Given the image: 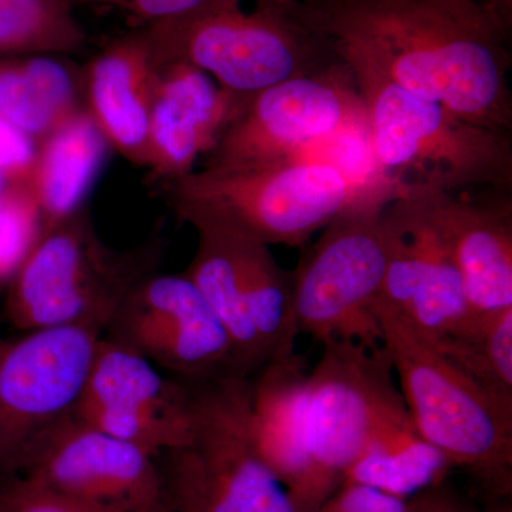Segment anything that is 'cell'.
I'll return each instance as SVG.
<instances>
[{
    "instance_id": "cell-1",
    "label": "cell",
    "mask_w": 512,
    "mask_h": 512,
    "mask_svg": "<svg viewBox=\"0 0 512 512\" xmlns=\"http://www.w3.org/2000/svg\"><path fill=\"white\" fill-rule=\"evenodd\" d=\"M349 69L512 134L511 30L474 0H286Z\"/></svg>"
},
{
    "instance_id": "cell-2",
    "label": "cell",
    "mask_w": 512,
    "mask_h": 512,
    "mask_svg": "<svg viewBox=\"0 0 512 512\" xmlns=\"http://www.w3.org/2000/svg\"><path fill=\"white\" fill-rule=\"evenodd\" d=\"M349 70L365 103L376 173L404 195L512 191V134L463 119L376 74Z\"/></svg>"
},
{
    "instance_id": "cell-3",
    "label": "cell",
    "mask_w": 512,
    "mask_h": 512,
    "mask_svg": "<svg viewBox=\"0 0 512 512\" xmlns=\"http://www.w3.org/2000/svg\"><path fill=\"white\" fill-rule=\"evenodd\" d=\"M404 197L383 177H357L322 161L295 160L191 171L173 180L174 210H190L268 245L305 248L313 235L357 204Z\"/></svg>"
},
{
    "instance_id": "cell-4",
    "label": "cell",
    "mask_w": 512,
    "mask_h": 512,
    "mask_svg": "<svg viewBox=\"0 0 512 512\" xmlns=\"http://www.w3.org/2000/svg\"><path fill=\"white\" fill-rule=\"evenodd\" d=\"M407 412L421 437L466 474L481 497H512V413L441 355L403 316L377 303Z\"/></svg>"
},
{
    "instance_id": "cell-5",
    "label": "cell",
    "mask_w": 512,
    "mask_h": 512,
    "mask_svg": "<svg viewBox=\"0 0 512 512\" xmlns=\"http://www.w3.org/2000/svg\"><path fill=\"white\" fill-rule=\"evenodd\" d=\"M190 437L157 457L173 512H302L256 440L251 377L190 383Z\"/></svg>"
},
{
    "instance_id": "cell-6",
    "label": "cell",
    "mask_w": 512,
    "mask_h": 512,
    "mask_svg": "<svg viewBox=\"0 0 512 512\" xmlns=\"http://www.w3.org/2000/svg\"><path fill=\"white\" fill-rule=\"evenodd\" d=\"M163 238L117 251L104 244L83 210L47 225L12 276L6 319L20 332L93 326L103 332L134 285L154 274Z\"/></svg>"
},
{
    "instance_id": "cell-7",
    "label": "cell",
    "mask_w": 512,
    "mask_h": 512,
    "mask_svg": "<svg viewBox=\"0 0 512 512\" xmlns=\"http://www.w3.org/2000/svg\"><path fill=\"white\" fill-rule=\"evenodd\" d=\"M255 2L252 12L229 6L148 25L143 35L160 66L191 64L241 99L342 63L329 40L296 22L281 3Z\"/></svg>"
},
{
    "instance_id": "cell-8",
    "label": "cell",
    "mask_w": 512,
    "mask_h": 512,
    "mask_svg": "<svg viewBox=\"0 0 512 512\" xmlns=\"http://www.w3.org/2000/svg\"><path fill=\"white\" fill-rule=\"evenodd\" d=\"M406 416L384 346L322 345L309 375L305 470L292 494L302 512H318L370 443Z\"/></svg>"
},
{
    "instance_id": "cell-9",
    "label": "cell",
    "mask_w": 512,
    "mask_h": 512,
    "mask_svg": "<svg viewBox=\"0 0 512 512\" xmlns=\"http://www.w3.org/2000/svg\"><path fill=\"white\" fill-rule=\"evenodd\" d=\"M175 212L197 232L184 275L227 330L234 375L252 377L272 360L295 353L291 272L279 266L268 245L207 215Z\"/></svg>"
},
{
    "instance_id": "cell-10",
    "label": "cell",
    "mask_w": 512,
    "mask_h": 512,
    "mask_svg": "<svg viewBox=\"0 0 512 512\" xmlns=\"http://www.w3.org/2000/svg\"><path fill=\"white\" fill-rule=\"evenodd\" d=\"M393 200L377 197L342 212L305 249L291 272L299 336L383 346L376 306L389 256L383 211Z\"/></svg>"
},
{
    "instance_id": "cell-11",
    "label": "cell",
    "mask_w": 512,
    "mask_h": 512,
    "mask_svg": "<svg viewBox=\"0 0 512 512\" xmlns=\"http://www.w3.org/2000/svg\"><path fill=\"white\" fill-rule=\"evenodd\" d=\"M367 136L365 103L345 63L254 94L205 154V167L241 170L301 158L339 134Z\"/></svg>"
},
{
    "instance_id": "cell-12",
    "label": "cell",
    "mask_w": 512,
    "mask_h": 512,
    "mask_svg": "<svg viewBox=\"0 0 512 512\" xmlns=\"http://www.w3.org/2000/svg\"><path fill=\"white\" fill-rule=\"evenodd\" d=\"M101 335L60 326L0 340V480L19 474L43 434L73 416Z\"/></svg>"
},
{
    "instance_id": "cell-13",
    "label": "cell",
    "mask_w": 512,
    "mask_h": 512,
    "mask_svg": "<svg viewBox=\"0 0 512 512\" xmlns=\"http://www.w3.org/2000/svg\"><path fill=\"white\" fill-rule=\"evenodd\" d=\"M101 338L181 382L234 375L227 330L184 274L154 272L138 281L111 313Z\"/></svg>"
},
{
    "instance_id": "cell-14",
    "label": "cell",
    "mask_w": 512,
    "mask_h": 512,
    "mask_svg": "<svg viewBox=\"0 0 512 512\" xmlns=\"http://www.w3.org/2000/svg\"><path fill=\"white\" fill-rule=\"evenodd\" d=\"M73 416L160 456L190 437V383L101 338Z\"/></svg>"
},
{
    "instance_id": "cell-15",
    "label": "cell",
    "mask_w": 512,
    "mask_h": 512,
    "mask_svg": "<svg viewBox=\"0 0 512 512\" xmlns=\"http://www.w3.org/2000/svg\"><path fill=\"white\" fill-rule=\"evenodd\" d=\"M20 476L76 500L143 512L163 498L157 457L70 416L43 434Z\"/></svg>"
},
{
    "instance_id": "cell-16",
    "label": "cell",
    "mask_w": 512,
    "mask_h": 512,
    "mask_svg": "<svg viewBox=\"0 0 512 512\" xmlns=\"http://www.w3.org/2000/svg\"><path fill=\"white\" fill-rule=\"evenodd\" d=\"M383 220L389 256L377 303L426 338H443L473 313L453 256L417 195L390 201Z\"/></svg>"
},
{
    "instance_id": "cell-17",
    "label": "cell",
    "mask_w": 512,
    "mask_h": 512,
    "mask_svg": "<svg viewBox=\"0 0 512 512\" xmlns=\"http://www.w3.org/2000/svg\"><path fill=\"white\" fill-rule=\"evenodd\" d=\"M413 195L456 262L471 312L512 308V191Z\"/></svg>"
},
{
    "instance_id": "cell-18",
    "label": "cell",
    "mask_w": 512,
    "mask_h": 512,
    "mask_svg": "<svg viewBox=\"0 0 512 512\" xmlns=\"http://www.w3.org/2000/svg\"><path fill=\"white\" fill-rule=\"evenodd\" d=\"M207 73L183 62L161 66L151 109L147 167L171 181L191 173L222 128L244 107Z\"/></svg>"
},
{
    "instance_id": "cell-19",
    "label": "cell",
    "mask_w": 512,
    "mask_h": 512,
    "mask_svg": "<svg viewBox=\"0 0 512 512\" xmlns=\"http://www.w3.org/2000/svg\"><path fill=\"white\" fill-rule=\"evenodd\" d=\"M161 66L143 32L117 40L90 63L87 111L127 160L146 165L151 109Z\"/></svg>"
},
{
    "instance_id": "cell-20",
    "label": "cell",
    "mask_w": 512,
    "mask_h": 512,
    "mask_svg": "<svg viewBox=\"0 0 512 512\" xmlns=\"http://www.w3.org/2000/svg\"><path fill=\"white\" fill-rule=\"evenodd\" d=\"M309 375L306 360L292 353L272 360L251 377L259 450L291 494L305 470Z\"/></svg>"
},
{
    "instance_id": "cell-21",
    "label": "cell",
    "mask_w": 512,
    "mask_h": 512,
    "mask_svg": "<svg viewBox=\"0 0 512 512\" xmlns=\"http://www.w3.org/2000/svg\"><path fill=\"white\" fill-rule=\"evenodd\" d=\"M107 150L106 137L86 109L40 141L30 185L42 212L43 228L82 210Z\"/></svg>"
},
{
    "instance_id": "cell-22",
    "label": "cell",
    "mask_w": 512,
    "mask_h": 512,
    "mask_svg": "<svg viewBox=\"0 0 512 512\" xmlns=\"http://www.w3.org/2000/svg\"><path fill=\"white\" fill-rule=\"evenodd\" d=\"M72 73L50 56L0 59V116L42 141L77 111Z\"/></svg>"
},
{
    "instance_id": "cell-23",
    "label": "cell",
    "mask_w": 512,
    "mask_h": 512,
    "mask_svg": "<svg viewBox=\"0 0 512 512\" xmlns=\"http://www.w3.org/2000/svg\"><path fill=\"white\" fill-rule=\"evenodd\" d=\"M450 461L427 443L410 416L397 421L376 437L346 473L342 484L376 488L400 500L447 480Z\"/></svg>"
},
{
    "instance_id": "cell-24",
    "label": "cell",
    "mask_w": 512,
    "mask_h": 512,
    "mask_svg": "<svg viewBox=\"0 0 512 512\" xmlns=\"http://www.w3.org/2000/svg\"><path fill=\"white\" fill-rule=\"evenodd\" d=\"M431 342L501 409L512 413V308L473 312Z\"/></svg>"
},
{
    "instance_id": "cell-25",
    "label": "cell",
    "mask_w": 512,
    "mask_h": 512,
    "mask_svg": "<svg viewBox=\"0 0 512 512\" xmlns=\"http://www.w3.org/2000/svg\"><path fill=\"white\" fill-rule=\"evenodd\" d=\"M72 0H0V59L67 55L86 35Z\"/></svg>"
},
{
    "instance_id": "cell-26",
    "label": "cell",
    "mask_w": 512,
    "mask_h": 512,
    "mask_svg": "<svg viewBox=\"0 0 512 512\" xmlns=\"http://www.w3.org/2000/svg\"><path fill=\"white\" fill-rule=\"evenodd\" d=\"M42 229V212L32 185L9 183L0 197V281L15 275Z\"/></svg>"
},
{
    "instance_id": "cell-27",
    "label": "cell",
    "mask_w": 512,
    "mask_h": 512,
    "mask_svg": "<svg viewBox=\"0 0 512 512\" xmlns=\"http://www.w3.org/2000/svg\"><path fill=\"white\" fill-rule=\"evenodd\" d=\"M0 512H127L114 505L76 500L25 476L0 480Z\"/></svg>"
},
{
    "instance_id": "cell-28",
    "label": "cell",
    "mask_w": 512,
    "mask_h": 512,
    "mask_svg": "<svg viewBox=\"0 0 512 512\" xmlns=\"http://www.w3.org/2000/svg\"><path fill=\"white\" fill-rule=\"evenodd\" d=\"M37 143L25 131L0 116V170L8 183H30Z\"/></svg>"
},
{
    "instance_id": "cell-29",
    "label": "cell",
    "mask_w": 512,
    "mask_h": 512,
    "mask_svg": "<svg viewBox=\"0 0 512 512\" xmlns=\"http://www.w3.org/2000/svg\"><path fill=\"white\" fill-rule=\"evenodd\" d=\"M241 3L242 0H128L124 8L148 26L170 20L194 18L212 10Z\"/></svg>"
},
{
    "instance_id": "cell-30",
    "label": "cell",
    "mask_w": 512,
    "mask_h": 512,
    "mask_svg": "<svg viewBox=\"0 0 512 512\" xmlns=\"http://www.w3.org/2000/svg\"><path fill=\"white\" fill-rule=\"evenodd\" d=\"M318 512H406V501L367 485L345 483Z\"/></svg>"
},
{
    "instance_id": "cell-31",
    "label": "cell",
    "mask_w": 512,
    "mask_h": 512,
    "mask_svg": "<svg viewBox=\"0 0 512 512\" xmlns=\"http://www.w3.org/2000/svg\"><path fill=\"white\" fill-rule=\"evenodd\" d=\"M406 512H477L447 480L424 488L406 500Z\"/></svg>"
},
{
    "instance_id": "cell-32",
    "label": "cell",
    "mask_w": 512,
    "mask_h": 512,
    "mask_svg": "<svg viewBox=\"0 0 512 512\" xmlns=\"http://www.w3.org/2000/svg\"><path fill=\"white\" fill-rule=\"evenodd\" d=\"M474 2L493 10L505 23L512 26V0H474Z\"/></svg>"
},
{
    "instance_id": "cell-33",
    "label": "cell",
    "mask_w": 512,
    "mask_h": 512,
    "mask_svg": "<svg viewBox=\"0 0 512 512\" xmlns=\"http://www.w3.org/2000/svg\"><path fill=\"white\" fill-rule=\"evenodd\" d=\"M483 501L481 512H512V497H487Z\"/></svg>"
},
{
    "instance_id": "cell-34",
    "label": "cell",
    "mask_w": 512,
    "mask_h": 512,
    "mask_svg": "<svg viewBox=\"0 0 512 512\" xmlns=\"http://www.w3.org/2000/svg\"><path fill=\"white\" fill-rule=\"evenodd\" d=\"M128 0H72L74 6L77 5H119L126 6Z\"/></svg>"
},
{
    "instance_id": "cell-35",
    "label": "cell",
    "mask_w": 512,
    "mask_h": 512,
    "mask_svg": "<svg viewBox=\"0 0 512 512\" xmlns=\"http://www.w3.org/2000/svg\"><path fill=\"white\" fill-rule=\"evenodd\" d=\"M143 512H173L171 508L168 507L167 503H165L164 498H161L160 501H157L156 504L151 505L150 508L144 510Z\"/></svg>"
},
{
    "instance_id": "cell-36",
    "label": "cell",
    "mask_w": 512,
    "mask_h": 512,
    "mask_svg": "<svg viewBox=\"0 0 512 512\" xmlns=\"http://www.w3.org/2000/svg\"><path fill=\"white\" fill-rule=\"evenodd\" d=\"M8 184V178H6L3 171L0 170V197H2L3 192H5L6 187H8Z\"/></svg>"
}]
</instances>
